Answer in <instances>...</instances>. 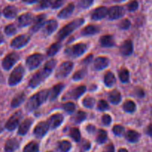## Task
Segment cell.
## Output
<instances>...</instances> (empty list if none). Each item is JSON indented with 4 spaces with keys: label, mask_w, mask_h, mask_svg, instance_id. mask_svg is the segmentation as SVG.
<instances>
[{
    "label": "cell",
    "mask_w": 152,
    "mask_h": 152,
    "mask_svg": "<svg viewBox=\"0 0 152 152\" xmlns=\"http://www.w3.org/2000/svg\"><path fill=\"white\" fill-rule=\"evenodd\" d=\"M104 152H114V146H113V144H110V145H107Z\"/></svg>",
    "instance_id": "cell-52"
},
{
    "label": "cell",
    "mask_w": 152,
    "mask_h": 152,
    "mask_svg": "<svg viewBox=\"0 0 152 152\" xmlns=\"http://www.w3.org/2000/svg\"><path fill=\"white\" fill-rule=\"evenodd\" d=\"M93 1L94 0H80L78 3V5L80 8L86 9L93 4Z\"/></svg>",
    "instance_id": "cell-42"
},
{
    "label": "cell",
    "mask_w": 152,
    "mask_h": 152,
    "mask_svg": "<svg viewBox=\"0 0 152 152\" xmlns=\"http://www.w3.org/2000/svg\"><path fill=\"white\" fill-rule=\"evenodd\" d=\"M64 86L63 84H58L56 86H54L53 88H52L51 90H49V98L50 100H55L59 94H61V92L62 91V90L63 89Z\"/></svg>",
    "instance_id": "cell-23"
},
{
    "label": "cell",
    "mask_w": 152,
    "mask_h": 152,
    "mask_svg": "<svg viewBox=\"0 0 152 152\" xmlns=\"http://www.w3.org/2000/svg\"><path fill=\"white\" fill-rule=\"evenodd\" d=\"M86 130H87V132H89V133H94L95 131V128L93 126H88L87 127H86Z\"/></svg>",
    "instance_id": "cell-53"
},
{
    "label": "cell",
    "mask_w": 152,
    "mask_h": 152,
    "mask_svg": "<svg viewBox=\"0 0 152 152\" xmlns=\"http://www.w3.org/2000/svg\"><path fill=\"white\" fill-rule=\"evenodd\" d=\"M29 40L30 37L28 34H22V35H19L13 39L10 43V45L13 48H22L29 42Z\"/></svg>",
    "instance_id": "cell-10"
},
{
    "label": "cell",
    "mask_w": 152,
    "mask_h": 152,
    "mask_svg": "<svg viewBox=\"0 0 152 152\" xmlns=\"http://www.w3.org/2000/svg\"><path fill=\"white\" fill-rule=\"evenodd\" d=\"M16 27H15L13 25H12V24L11 25H8L7 26L5 27V28H4V33L8 36L13 35L14 34H16Z\"/></svg>",
    "instance_id": "cell-44"
},
{
    "label": "cell",
    "mask_w": 152,
    "mask_h": 152,
    "mask_svg": "<svg viewBox=\"0 0 152 152\" xmlns=\"http://www.w3.org/2000/svg\"><path fill=\"white\" fill-rule=\"evenodd\" d=\"M86 88L84 86H80L79 87L76 88L74 90H72L70 94V96L73 99H78L80 96H82V94H84V92L86 91Z\"/></svg>",
    "instance_id": "cell-26"
},
{
    "label": "cell",
    "mask_w": 152,
    "mask_h": 152,
    "mask_svg": "<svg viewBox=\"0 0 152 152\" xmlns=\"http://www.w3.org/2000/svg\"><path fill=\"white\" fill-rule=\"evenodd\" d=\"M97 108H98V110L103 111H106L107 109H108L109 105L105 100H103V99H101V100H100L99 102H98Z\"/></svg>",
    "instance_id": "cell-46"
},
{
    "label": "cell",
    "mask_w": 152,
    "mask_h": 152,
    "mask_svg": "<svg viewBox=\"0 0 152 152\" xmlns=\"http://www.w3.org/2000/svg\"><path fill=\"white\" fill-rule=\"evenodd\" d=\"M24 2L28 3V4H33V3H35L36 1H37V0H22Z\"/></svg>",
    "instance_id": "cell-56"
},
{
    "label": "cell",
    "mask_w": 152,
    "mask_h": 152,
    "mask_svg": "<svg viewBox=\"0 0 152 152\" xmlns=\"http://www.w3.org/2000/svg\"><path fill=\"white\" fill-rule=\"evenodd\" d=\"M87 50V46L83 43H78L66 49V54L69 57H78L83 55Z\"/></svg>",
    "instance_id": "cell-4"
},
{
    "label": "cell",
    "mask_w": 152,
    "mask_h": 152,
    "mask_svg": "<svg viewBox=\"0 0 152 152\" xmlns=\"http://www.w3.org/2000/svg\"><path fill=\"white\" fill-rule=\"evenodd\" d=\"M113 132L114 133V134H116V136H121L125 132V128L123 126L117 125V126H115L113 128Z\"/></svg>",
    "instance_id": "cell-45"
},
{
    "label": "cell",
    "mask_w": 152,
    "mask_h": 152,
    "mask_svg": "<svg viewBox=\"0 0 152 152\" xmlns=\"http://www.w3.org/2000/svg\"><path fill=\"white\" fill-rule=\"evenodd\" d=\"M70 136L75 142H79L80 140V133L76 128H73L70 131Z\"/></svg>",
    "instance_id": "cell-41"
},
{
    "label": "cell",
    "mask_w": 152,
    "mask_h": 152,
    "mask_svg": "<svg viewBox=\"0 0 152 152\" xmlns=\"http://www.w3.org/2000/svg\"><path fill=\"white\" fill-rule=\"evenodd\" d=\"M10 1H13V0H10Z\"/></svg>",
    "instance_id": "cell-60"
},
{
    "label": "cell",
    "mask_w": 152,
    "mask_h": 152,
    "mask_svg": "<svg viewBox=\"0 0 152 152\" xmlns=\"http://www.w3.org/2000/svg\"><path fill=\"white\" fill-rule=\"evenodd\" d=\"M107 139V132H106L104 130H103V129H100L99 132H98V136H97V138H96L97 142L100 144H102L106 142Z\"/></svg>",
    "instance_id": "cell-36"
},
{
    "label": "cell",
    "mask_w": 152,
    "mask_h": 152,
    "mask_svg": "<svg viewBox=\"0 0 152 152\" xmlns=\"http://www.w3.org/2000/svg\"><path fill=\"white\" fill-rule=\"evenodd\" d=\"M119 152H128V150H126L125 148H120L119 150Z\"/></svg>",
    "instance_id": "cell-58"
},
{
    "label": "cell",
    "mask_w": 152,
    "mask_h": 152,
    "mask_svg": "<svg viewBox=\"0 0 152 152\" xmlns=\"http://www.w3.org/2000/svg\"><path fill=\"white\" fill-rule=\"evenodd\" d=\"M63 116L62 114H55L51 116L47 123L49 124V128H51L52 129H55L62 124V123L63 122Z\"/></svg>",
    "instance_id": "cell-13"
},
{
    "label": "cell",
    "mask_w": 152,
    "mask_h": 152,
    "mask_svg": "<svg viewBox=\"0 0 152 152\" xmlns=\"http://www.w3.org/2000/svg\"><path fill=\"white\" fill-rule=\"evenodd\" d=\"M86 114L84 111H79L77 114H75L74 117V121L75 123H80L86 119Z\"/></svg>",
    "instance_id": "cell-39"
},
{
    "label": "cell",
    "mask_w": 152,
    "mask_h": 152,
    "mask_svg": "<svg viewBox=\"0 0 152 152\" xmlns=\"http://www.w3.org/2000/svg\"><path fill=\"white\" fill-rule=\"evenodd\" d=\"M61 48V44L60 42H58L56 43H54V44H52L47 50V55L49 56H55V55L59 51Z\"/></svg>",
    "instance_id": "cell-32"
},
{
    "label": "cell",
    "mask_w": 152,
    "mask_h": 152,
    "mask_svg": "<svg viewBox=\"0 0 152 152\" xmlns=\"http://www.w3.org/2000/svg\"><path fill=\"white\" fill-rule=\"evenodd\" d=\"M53 1L54 0H40V6L42 9L47 8V7L52 6Z\"/></svg>",
    "instance_id": "cell-48"
},
{
    "label": "cell",
    "mask_w": 152,
    "mask_h": 152,
    "mask_svg": "<svg viewBox=\"0 0 152 152\" xmlns=\"http://www.w3.org/2000/svg\"><path fill=\"white\" fill-rule=\"evenodd\" d=\"M92 55H89V56H87V57L84 59V62H86V63H87L88 62V63H89V62L92 60Z\"/></svg>",
    "instance_id": "cell-55"
},
{
    "label": "cell",
    "mask_w": 152,
    "mask_h": 152,
    "mask_svg": "<svg viewBox=\"0 0 152 152\" xmlns=\"http://www.w3.org/2000/svg\"><path fill=\"white\" fill-rule=\"evenodd\" d=\"M136 104L134 102L131 100L126 101L123 105V109L124 111H126L127 113H133L136 111Z\"/></svg>",
    "instance_id": "cell-33"
},
{
    "label": "cell",
    "mask_w": 152,
    "mask_h": 152,
    "mask_svg": "<svg viewBox=\"0 0 152 152\" xmlns=\"http://www.w3.org/2000/svg\"><path fill=\"white\" fill-rule=\"evenodd\" d=\"M121 99H122V96H121L120 93L116 90L113 91L109 95V100L113 105L119 104L121 102Z\"/></svg>",
    "instance_id": "cell-29"
},
{
    "label": "cell",
    "mask_w": 152,
    "mask_h": 152,
    "mask_svg": "<svg viewBox=\"0 0 152 152\" xmlns=\"http://www.w3.org/2000/svg\"><path fill=\"white\" fill-rule=\"evenodd\" d=\"M107 13H108V9L107 7H103V6L99 7L92 12L91 18H92V20H100V19H104L107 15Z\"/></svg>",
    "instance_id": "cell-16"
},
{
    "label": "cell",
    "mask_w": 152,
    "mask_h": 152,
    "mask_svg": "<svg viewBox=\"0 0 152 152\" xmlns=\"http://www.w3.org/2000/svg\"><path fill=\"white\" fill-rule=\"evenodd\" d=\"M95 103V100L94 98L90 97V96H87V97L84 98L83 100V106L88 108H92L94 106Z\"/></svg>",
    "instance_id": "cell-38"
},
{
    "label": "cell",
    "mask_w": 152,
    "mask_h": 152,
    "mask_svg": "<svg viewBox=\"0 0 152 152\" xmlns=\"http://www.w3.org/2000/svg\"><path fill=\"white\" fill-rule=\"evenodd\" d=\"M43 60V56L40 53H34L28 56L26 59V65L30 70L38 68Z\"/></svg>",
    "instance_id": "cell-7"
},
{
    "label": "cell",
    "mask_w": 152,
    "mask_h": 152,
    "mask_svg": "<svg viewBox=\"0 0 152 152\" xmlns=\"http://www.w3.org/2000/svg\"><path fill=\"white\" fill-rule=\"evenodd\" d=\"M45 23H46V15H38L33 20V25L31 28V31L32 32H37L40 28L44 26Z\"/></svg>",
    "instance_id": "cell-14"
},
{
    "label": "cell",
    "mask_w": 152,
    "mask_h": 152,
    "mask_svg": "<svg viewBox=\"0 0 152 152\" xmlns=\"http://www.w3.org/2000/svg\"><path fill=\"white\" fill-rule=\"evenodd\" d=\"M119 79L122 83H128L130 78V74L128 70L123 69L119 72Z\"/></svg>",
    "instance_id": "cell-40"
},
{
    "label": "cell",
    "mask_w": 152,
    "mask_h": 152,
    "mask_svg": "<svg viewBox=\"0 0 152 152\" xmlns=\"http://www.w3.org/2000/svg\"><path fill=\"white\" fill-rule=\"evenodd\" d=\"M124 14H125V10L121 6L111 7L108 10V13H107V16H108L109 19H112V20L119 19L122 16H123Z\"/></svg>",
    "instance_id": "cell-12"
},
{
    "label": "cell",
    "mask_w": 152,
    "mask_h": 152,
    "mask_svg": "<svg viewBox=\"0 0 152 152\" xmlns=\"http://www.w3.org/2000/svg\"><path fill=\"white\" fill-rule=\"evenodd\" d=\"M75 9V5L74 4L71 3V4H69L66 7H64L63 10H61L60 11V13H58V16L61 19H66V18L69 17L72 14L73 11H74Z\"/></svg>",
    "instance_id": "cell-22"
},
{
    "label": "cell",
    "mask_w": 152,
    "mask_h": 152,
    "mask_svg": "<svg viewBox=\"0 0 152 152\" xmlns=\"http://www.w3.org/2000/svg\"><path fill=\"white\" fill-rule=\"evenodd\" d=\"M73 68V63L69 61L64 62L59 66L55 73V77L57 79H63L66 77L71 73Z\"/></svg>",
    "instance_id": "cell-6"
},
{
    "label": "cell",
    "mask_w": 152,
    "mask_h": 152,
    "mask_svg": "<svg viewBox=\"0 0 152 152\" xmlns=\"http://www.w3.org/2000/svg\"><path fill=\"white\" fill-rule=\"evenodd\" d=\"M146 134L149 136L152 137V124L148 126V127L147 128V131H146Z\"/></svg>",
    "instance_id": "cell-54"
},
{
    "label": "cell",
    "mask_w": 152,
    "mask_h": 152,
    "mask_svg": "<svg viewBox=\"0 0 152 152\" xmlns=\"http://www.w3.org/2000/svg\"><path fill=\"white\" fill-rule=\"evenodd\" d=\"M3 42H4V37H3V36L0 34V44H1Z\"/></svg>",
    "instance_id": "cell-57"
},
{
    "label": "cell",
    "mask_w": 152,
    "mask_h": 152,
    "mask_svg": "<svg viewBox=\"0 0 152 152\" xmlns=\"http://www.w3.org/2000/svg\"><path fill=\"white\" fill-rule=\"evenodd\" d=\"M104 84L107 87L110 88L112 86H113V85L116 83V78H115L114 74L112 72H108L106 73L105 76H104Z\"/></svg>",
    "instance_id": "cell-28"
},
{
    "label": "cell",
    "mask_w": 152,
    "mask_h": 152,
    "mask_svg": "<svg viewBox=\"0 0 152 152\" xmlns=\"http://www.w3.org/2000/svg\"><path fill=\"white\" fill-rule=\"evenodd\" d=\"M131 27V22L128 19H125L119 24V28L122 30H128Z\"/></svg>",
    "instance_id": "cell-47"
},
{
    "label": "cell",
    "mask_w": 152,
    "mask_h": 152,
    "mask_svg": "<svg viewBox=\"0 0 152 152\" xmlns=\"http://www.w3.org/2000/svg\"><path fill=\"white\" fill-rule=\"evenodd\" d=\"M21 118H22V114L20 111H18L9 118L4 126V128L8 131L15 130L19 126Z\"/></svg>",
    "instance_id": "cell-9"
},
{
    "label": "cell",
    "mask_w": 152,
    "mask_h": 152,
    "mask_svg": "<svg viewBox=\"0 0 152 152\" xmlns=\"http://www.w3.org/2000/svg\"><path fill=\"white\" fill-rule=\"evenodd\" d=\"M86 74V71L85 70H79L78 71L75 73V74L73 75V80H75V81H77V80H80L85 77Z\"/></svg>",
    "instance_id": "cell-43"
},
{
    "label": "cell",
    "mask_w": 152,
    "mask_h": 152,
    "mask_svg": "<svg viewBox=\"0 0 152 152\" xmlns=\"http://www.w3.org/2000/svg\"><path fill=\"white\" fill-rule=\"evenodd\" d=\"M111 121H112V119H111V117H110V115H108V114H104V115H103L102 123H104V125H106V126H108V125L110 124Z\"/></svg>",
    "instance_id": "cell-50"
},
{
    "label": "cell",
    "mask_w": 152,
    "mask_h": 152,
    "mask_svg": "<svg viewBox=\"0 0 152 152\" xmlns=\"http://www.w3.org/2000/svg\"><path fill=\"white\" fill-rule=\"evenodd\" d=\"M72 145L69 141L63 140L58 143V150L60 152H68L71 149Z\"/></svg>",
    "instance_id": "cell-34"
},
{
    "label": "cell",
    "mask_w": 152,
    "mask_h": 152,
    "mask_svg": "<svg viewBox=\"0 0 152 152\" xmlns=\"http://www.w3.org/2000/svg\"><path fill=\"white\" fill-rule=\"evenodd\" d=\"M133 50H134V46L131 40H126L120 46V52L124 56H130L133 53Z\"/></svg>",
    "instance_id": "cell-19"
},
{
    "label": "cell",
    "mask_w": 152,
    "mask_h": 152,
    "mask_svg": "<svg viewBox=\"0 0 152 152\" xmlns=\"http://www.w3.org/2000/svg\"><path fill=\"white\" fill-rule=\"evenodd\" d=\"M3 14L7 19H13V18L16 17V14H17V9L14 6H7L3 10Z\"/></svg>",
    "instance_id": "cell-25"
},
{
    "label": "cell",
    "mask_w": 152,
    "mask_h": 152,
    "mask_svg": "<svg viewBox=\"0 0 152 152\" xmlns=\"http://www.w3.org/2000/svg\"><path fill=\"white\" fill-rule=\"evenodd\" d=\"M19 59V56L16 52H13L9 54H7L5 57L4 58L2 61V68L6 71L10 70L15 64L16 63Z\"/></svg>",
    "instance_id": "cell-8"
},
{
    "label": "cell",
    "mask_w": 152,
    "mask_h": 152,
    "mask_svg": "<svg viewBox=\"0 0 152 152\" xmlns=\"http://www.w3.org/2000/svg\"><path fill=\"white\" fill-rule=\"evenodd\" d=\"M114 1H116V2H120V1H123L125 0H114Z\"/></svg>",
    "instance_id": "cell-59"
},
{
    "label": "cell",
    "mask_w": 152,
    "mask_h": 152,
    "mask_svg": "<svg viewBox=\"0 0 152 152\" xmlns=\"http://www.w3.org/2000/svg\"><path fill=\"white\" fill-rule=\"evenodd\" d=\"M25 99V94L24 93H21L18 94L17 96H15L11 102V107L12 108H16L19 106Z\"/></svg>",
    "instance_id": "cell-30"
},
{
    "label": "cell",
    "mask_w": 152,
    "mask_h": 152,
    "mask_svg": "<svg viewBox=\"0 0 152 152\" xmlns=\"http://www.w3.org/2000/svg\"><path fill=\"white\" fill-rule=\"evenodd\" d=\"M58 23L55 19H50L46 22L44 26H43V33L46 36H49L52 34V33L55 32L58 28Z\"/></svg>",
    "instance_id": "cell-15"
},
{
    "label": "cell",
    "mask_w": 152,
    "mask_h": 152,
    "mask_svg": "<svg viewBox=\"0 0 152 152\" xmlns=\"http://www.w3.org/2000/svg\"><path fill=\"white\" fill-rule=\"evenodd\" d=\"M23 152H39L38 144L35 142H29L25 146Z\"/></svg>",
    "instance_id": "cell-35"
},
{
    "label": "cell",
    "mask_w": 152,
    "mask_h": 152,
    "mask_svg": "<svg viewBox=\"0 0 152 152\" xmlns=\"http://www.w3.org/2000/svg\"><path fill=\"white\" fill-rule=\"evenodd\" d=\"M126 139L131 142H137L139 139V134L137 132L134 130H130L126 134Z\"/></svg>",
    "instance_id": "cell-31"
},
{
    "label": "cell",
    "mask_w": 152,
    "mask_h": 152,
    "mask_svg": "<svg viewBox=\"0 0 152 152\" xmlns=\"http://www.w3.org/2000/svg\"><path fill=\"white\" fill-rule=\"evenodd\" d=\"M99 32V28L95 25H88L83 29L81 34L83 36H91Z\"/></svg>",
    "instance_id": "cell-27"
},
{
    "label": "cell",
    "mask_w": 152,
    "mask_h": 152,
    "mask_svg": "<svg viewBox=\"0 0 152 152\" xmlns=\"http://www.w3.org/2000/svg\"><path fill=\"white\" fill-rule=\"evenodd\" d=\"M138 7H139L138 2H137V1L134 0V1H131L130 4H128V10H129V11L133 12V11H135L136 10H137Z\"/></svg>",
    "instance_id": "cell-49"
},
{
    "label": "cell",
    "mask_w": 152,
    "mask_h": 152,
    "mask_svg": "<svg viewBox=\"0 0 152 152\" xmlns=\"http://www.w3.org/2000/svg\"><path fill=\"white\" fill-rule=\"evenodd\" d=\"M49 90H43L29 98L25 105V109L28 111H33L44 103L49 98Z\"/></svg>",
    "instance_id": "cell-2"
},
{
    "label": "cell",
    "mask_w": 152,
    "mask_h": 152,
    "mask_svg": "<svg viewBox=\"0 0 152 152\" xmlns=\"http://www.w3.org/2000/svg\"><path fill=\"white\" fill-rule=\"evenodd\" d=\"M83 22H84V19L80 18V19H75L72 22L69 23L68 25L64 26L57 34L56 38L58 41H61V40L65 39L66 37H68L69 35H70L75 30L81 26L83 24Z\"/></svg>",
    "instance_id": "cell-3"
},
{
    "label": "cell",
    "mask_w": 152,
    "mask_h": 152,
    "mask_svg": "<svg viewBox=\"0 0 152 152\" xmlns=\"http://www.w3.org/2000/svg\"><path fill=\"white\" fill-rule=\"evenodd\" d=\"M109 65V59L104 56L97 57L94 61V68L95 70L101 71L107 68Z\"/></svg>",
    "instance_id": "cell-18"
},
{
    "label": "cell",
    "mask_w": 152,
    "mask_h": 152,
    "mask_svg": "<svg viewBox=\"0 0 152 152\" xmlns=\"http://www.w3.org/2000/svg\"><path fill=\"white\" fill-rule=\"evenodd\" d=\"M63 108L66 112L68 114H72L75 111V105L72 102H68L66 103L63 104Z\"/></svg>",
    "instance_id": "cell-37"
},
{
    "label": "cell",
    "mask_w": 152,
    "mask_h": 152,
    "mask_svg": "<svg viewBox=\"0 0 152 152\" xmlns=\"http://www.w3.org/2000/svg\"><path fill=\"white\" fill-rule=\"evenodd\" d=\"M19 146V142H18L16 138L9 139L6 142L4 145V151L5 152H13L16 151Z\"/></svg>",
    "instance_id": "cell-21"
},
{
    "label": "cell",
    "mask_w": 152,
    "mask_h": 152,
    "mask_svg": "<svg viewBox=\"0 0 152 152\" xmlns=\"http://www.w3.org/2000/svg\"><path fill=\"white\" fill-rule=\"evenodd\" d=\"M49 129V126L47 122H40L34 129V134L36 137L42 138L46 134Z\"/></svg>",
    "instance_id": "cell-11"
},
{
    "label": "cell",
    "mask_w": 152,
    "mask_h": 152,
    "mask_svg": "<svg viewBox=\"0 0 152 152\" xmlns=\"http://www.w3.org/2000/svg\"><path fill=\"white\" fill-rule=\"evenodd\" d=\"M0 13H1V11H0Z\"/></svg>",
    "instance_id": "cell-61"
},
{
    "label": "cell",
    "mask_w": 152,
    "mask_h": 152,
    "mask_svg": "<svg viewBox=\"0 0 152 152\" xmlns=\"http://www.w3.org/2000/svg\"><path fill=\"white\" fill-rule=\"evenodd\" d=\"M100 43L101 46L106 48L113 47L115 45V40L113 36L111 35H104L100 39Z\"/></svg>",
    "instance_id": "cell-24"
},
{
    "label": "cell",
    "mask_w": 152,
    "mask_h": 152,
    "mask_svg": "<svg viewBox=\"0 0 152 152\" xmlns=\"http://www.w3.org/2000/svg\"><path fill=\"white\" fill-rule=\"evenodd\" d=\"M25 74V69L22 65H18L16 68H14L12 73L10 74L8 79V84L10 86H14L19 84L21 80L23 78Z\"/></svg>",
    "instance_id": "cell-5"
},
{
    "label": "cell",
    "mask_w": 152,
    "mask_h": 152,
    "mask_svg": "<svg viewBox=\"0 0 152 152\" xmlns=\"http://www.w3.org/2000/svg\"><path fill=\"white\" fill-rule=\"evenodd\" d=\"M34 20L32 14L30 13H24L18 18V25L19 27H26L31 25Z\"/></svg>",
    "instance_id": "cell-17"
},
{
    "label": "cell",
    "mask_w": 152,
    "mask_h": 152,
    "mask_svg": "<svg viewBox=\"0 0 152 152\" xmlns=\"http://www.w3.org/2000/svg\"><path fill=\"white\" fill-rule=\"evenodd\" d=\"M63 0H54L53 3H52V6L51 7L52 8H58V7H61V5L63 4Z\"/></svg>",
    "instance_id": "cell-51"
},
{
    "label": "cell",
    "mask_w": 152,
    "mask_h": 152,
    "mask_svg": "<svg viewBox=\"0 0 152 152\" xmlns=\"http://www.w3.org/2000/svg\"><path fill=\"white\" fill-rule=\"evenodd\" d=\"M33 123V120L31 118H28L24 120L19 126V130H18V134L20 135L26 134L27 132H28L29 129L31 128V125Z\"/></svg>",
    "instance_id": "cell-20"
},
{
    "label": "cell",
    "mask_w": 152,
    "mask_h": 152,
    "mask_svg": "<svg viewBox=\"0 0 152 152\" xmlns=\"http://www.w3.org/2000/svg\"><path fill=\"white\" fill-rule=\"evenodd\" d=\"M56 64L57 61L55 59H52L48 61L45 64L44 67L42 68L41 71H38L37 74H34L32 78L30 80L29 84H28L29 87L34 88L40 86L41 83H43L49 77V76L52 74V71L55 69V66H56Z\"/></svg>",
    "instance_id": "cell-1"
}]
</instances>
